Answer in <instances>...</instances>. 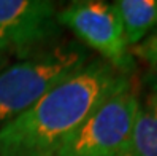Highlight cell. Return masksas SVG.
Instances as JSON below:
<instances>
[{
	"label": "cell",
	"instance_id": "obj_1",
	"mask_svg": "<svg viewBox=\"0 0 157 156\" xmlns=\"http://www.w3.org/2000/svg\"><path fill=\"white\" fill-rule=\"evenodd\" d=\"M128 80L103 59L89 61L0 129V156H56L86 118Z\"/></svg>",
	"mask_w": 157,
	"mask_h": 156
},
{
	"label": "cell",
	"instance_id": "obj_9",
	"mask_svg": "<svg viewBox=\"0 0 157 156\" xmlns=\"http://www.w3.org/2000/svg\"><path fill=\"white\" fill-rule=\"evenodd\" d=\"M146 81H147V88L152 91H157V64L149 67V73L146 77Z\"/></svg>",
	"mask_w": 157,
	"mask_h": 156
},
{
	"label": "cell",
	"instance_id": "obj_10",
	"mask_svg": "<svg viewBox=\"0 0 157 156\" xmlns=\"http://www.w3.org/2000/svg\"><path fill=\"white\" fill-rule=\"evenodd\" d=\"M8 64H10V59H6L5 56H2V54H0V70L5 69Z\"/></svg>",
	"mask_w": 157,
	"mask_h": 156
},
{
	"label": "cell",
	"instance_id": "obj_6",
	"mask_svg": "<svg viewBox=\"0 0 157 156\" xmlns=\"http://www.w3.org/2000/svg\"><path fill=\"white\" fill-rule=\"evenodd\" d=\"M121 156H157V91L147 89L140 99L132 132Z\"/></svg>",
	"mask_w": 157,
	"mask_h": 156
},
{
	"label": "cell",
	"instance_id": "obj_7",
	"mask_svg": "<svg viewBox=\"0 0 157 156\" xmlns=\"http://www.w3.org/2000/svg\"><path fill=\"white\" fill-rule=\"evenodd\" d=\"M113 6L122 22L128 48L143 42L157 27V0H117Z\"/></svg>",
	"mask_w": 157,
	"mask_h": 156
},
{
	"label": "cell",
	"instance_id": "obj_5",
	"mask_svg": "<svg viewBox=\"0 0 157 156\" xmlns=\"http://www.w3.org/2000/svg\"><path fill=\"white\" fill-rule=\"evenodd\" d=\"M57 19L87 48L97 51L105 62L128 75L133 67V58L113 3L103 0L71 2L59 10Z\"/></svg>",
	"mask_w": 157,
	"mask_h": 156
},
{
	"label": "cell",
	"instance_id": "obj_8",
	"mask_svg": "<svg viewBox=\"0 0 157 156\" xmlns=\"http://www.w3.org/2000/svg\"><path fill=\"white\" fill-rule=\"evenodd\" d=\"M130 54H133L135 58L146 62L149 67L155 66L157 64V27L143 42H140L133 48H130Z\"/></svg>",
	"mask_w": 157,
	"mask_h": 156
},
{
	"label": "cell",
	"instance_id": "obj_4",
	"mask_svg": "<svg viewBox=\"0 0 157 156\" xmlns=\"http://www.w3.org/2000/svg\"><path fill=\"white\" fill-rule=\"evenodd\" d=\"M59 10L51 0H0V54L22 61L60 43Z\"/></svg>",
	"mask_w": 157,
	"mask_h": 156
},
{
	"label": "cell",
	"instance_id": "obj_3",
	"mask_svg": "<svg viewBox=\"0 0 157 156\" xmlns=\"http://www.w3.org/2000/svg\"><path fill=\"white\" fill-rule=\"evenodd\" d=\"M138 102L140 96L128 80L86 118L56 156H121L132 132Z\"/></svg>",
	"mask_w": 157,
	"mask_h": 156
},
{
	"label": "cell",
	"instance_id": "obj_2",
	"mask_svg": "<svg viewBox=\"0 0 157 156\" xmlns=\"http://www.w3.org/2000/svg\"><path fill=\"white\" fill-rule=\"evenodd\" d=\"M89 62L79 43H57L0 70V129L22 115L62 80Z\"/></svg>",
	"mask_w": 157,
	"mask_h": 156
}]
</instances>
